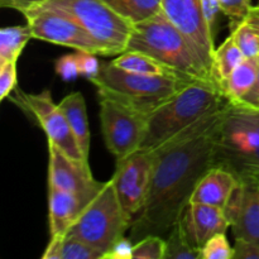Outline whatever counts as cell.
Wrapping results in <instances>:
<instances>
[{
    "instance_id": "f1b7e54d",
    "label": "cell",
    "mask_w": 259,
    "mask_h": 259,
    "mask_svg": "<svg viewBox=\"0 0 259 259\" xmlns=\"http://www.w3.org/2000/svg\"><path fill=\"white\" fill-rule=\"evenodd\" d=\"M220 10L229 18L232 28L244 20L252 10V0H219Z\"/></svg>"
},
{
    "instance_id": "e575fe53",
    "label": "cell",
    "mask_w": 259,
    "mask_h": 259,
    "mask_svg": "<svg viewBox=\"0 0 259 259\" xmlns=\"http://www.w3.org/2000/svg\"><path fill=\"white\" fill-rule=\"evenodd\" d=\"M233 259H259V243L237 238Z\"/></svg>"
},
{
    "instance_id": "44dd1931",
    "label": "cell",
    "mask_w": 259,
    "mask_h": 259,
    "mask_svg": "<svg viewBox=\"0 0 259 259\" xmlns=\"http://www.w3.org/2000/svg\"><path fill=\"white\" fill-rule=\"evenodd\" d=\"M111 63L124 71H128V72L133 73H141V75L177 76L174 71L166 67L163 63L157 61L156 58L151 57L147 53L141 52V51H125V52L118 55V57L111 60Z\"/></svg>"
},
{
    "instance_id": "9c48e42d",
    "label": "cell",
    "mask_w": 259,
    "mask_h": 259,
    "mask_svg": "<svg viewBox=\"0 0 259 259\" xmlns=\"http://www.w3.org/2000/svg\"><path fill=\"white\" fill-rule=\"evenodd\" d=\"M23 15L35 39L101 55V50L95 39L62 10L45 4L28 10Z\"/></svg>"
},
{
    "instance_id": "83f0119b",
    "label": "cell",
    "mask_w": 259,
    "mask_h": 259,
    "mask_svg": "<svg viewBox=\"0 0 259 259\" xmlns=\"http://www.w3.org/2000/svg\"><path fill=\"white\" fill-rule=\"evenodd\" d=\"M234 248L229 244L225 233L214 235L201 248V259H233Z\"/></svg>"
},
{
    "instance_id": "5b68a950",
    "label": "cell",
    "mask_w": 259,
    "mask_h": 259,
    "mask_svg": "<svg viewBox=\"0 0 259 259\" xmlns=\"http://www.w3.org/2000/svg\"><path fill=\"white\" fill-rule=\"evenodd\" d=\"M215 166L238 180H259V111L230 104L218 137Z\"/></svg>"
},
{
    "instance_id": "836d02e7",
    "label": "cell",
    "mask_w": 259,
    "mask_h": 259,
    "mask_svg": "<svg viewBox=\"0 0 259 259\" xmlns=\"http://www.w3.org/2000/svg\"><path fill=\"white\" fill-rule=\"evenodd\" d=\"M133 240L123 237L116 240L108 252L104 253L103 259H133Z\"/></svg>"
},
{
    "instance_id": "8992f818",
    "label": "cell",
    "mask_w": 259,
    "mask_h": 259,
    "mask_svg": "<svg viewBox=\"0 0 259 259\" xmlns=\"http://www.w3.org/2000/svg\"><path fill=\"white\" fill-rule=\"evenodd\" d=\"M132 223L133 218L126 214L121 206L113 180L110 179L85 207L67 234L88 243L104 255L116 240L124 237Z\"/></svg>"
},
{
    "instance_id": "ffe728a7",
    "label": "cell",
    "mask_w": 259,
    "mask_h": 259,
    "mask_svg": "<svg viewBox=\"0 0 259 259\" xmlns=\"http://www.w3.org/2000/svg\"><path fill=\"white\" fill-rule=\"evenodd\" d=\"M43 259H103V253L71 234L51 238Z\"/></svg>"
},
{
    "instance_id": "4316f807",
    "label": "cell",
    "mask_w": 259,
    "mask_h": 259,
    "mask_svg": "<svg viewBox=\"0 0 259 259\" xmlns=\"http://www.w3.org/2000/svg\"><path fill=\"white\" fill-rule=\"evenodd\" d=\"M167 242L161 235H147L134 243L133 259H164Z\"/></svg>"
},
{
    "instance_id": "7a4b0ae2",
    "label": "cell",
    "mask_w": 259,
    "mask_h": 259,
    "mask_svg": "<svg viewBox=\"0 0 259 259\" xmlns=\"http://www.w3.org/2000/svg\"><path fill=\"white\" fill-rule=\"evenodd\" d=\"M229 104L214 81H194L149 115L141 149L156 151L204 116Z\"/></svg>"
},
{
    "instance_id": "ab89813d",
    "label": "cell",
    "mask_w": 259,
    "mask_h": 259,
    "mask_svg": "<svg viewBox=\"0 0 259 259\" xmlns=\"http://www.w3.org/2000/svg\"><path fill=\"white\" fill-rule=\"evenodd\" d=\"M257 7H258V8H259V2H258V5H257Z\"/></svg>"
},
{
    "instance_id": "d6986e66",
    "label": "cell",
    "mask_w": 259,
    "mask_h": 259,
    "mask_svg": "<svg viewBox=\"0 0 259 259\" xmlns=\"http://www.w3.org/2000/svg\"><path fill=\"white\" fill-rule=\"evenodd\" d=\"M259 70L258 58H245L227 78L219 83L223 95L232 105L243 100L255 85Z\"/></svg>"
},
{
    "instance_id": "ac0fdd59",
    "label": "cell",
    "mask_w": 259,
    "mask_h": 259,
    "mask_svg": "<svg viewBox=\"0 0 259 259\" xmlns=\"http://www.w3.org/2000/svg\"><path fill=\"white\" fill-rule=\"evenodd\" d=\"M65 114L71 131L77 141L83 157L89 159L90 153V129H89L88 113H86L85 98L80 91L71 93L58 104Z\"/></svg>"
},
{
    "instance_id": "8d00e7d4",
    "label": "cell",
    "mask_w": 259,
    "mask_h": 259,
    "mask_svg": "<svg viewBox=\"0 0 259 259\" xmlns=\"http://www.w3.org/2000/svg\"><path fill=\"white\" fill-rule=\"evenodd\" d=\"M202 2V10H204L205 19L206 23L209 24L210 29L212 30V33L215 34V29H217L218 24V15L219 13H222L220 10V4L219 0H201Z\"/></svg>"
},
{
    "instance_id": "277c9868",
    "label": "cell",
    "mask_w": 259,
    "mask_h": 259,
    "mask_svg": "<svg viewBox=\"0 0 259 259\" xmlns=\"http://www.w3.org/2000/svg\"><path fill=\"white\" fill-rule=\"evenodd\" d=\"M90 82L96 86L100 98L113 99L134 110L151 115L194 81H186L177 76L128 72L114 66L110 61L101 62L98 77Z\"/></svg>"
},
{
    "instance_id": "f35d334b",
    "label": "cell",
    "mask_w": 259,
    "mask_h": 259,
    "mask_svg": "<svg viewBox=\"0 0 259 259\" xmlns=\"http://www.w3.org/2000/svg\"><path fill=\"white\" fill-rule=\"evenodd\" d=\"M247 19L249 20L250 25L254 28L255 33L258 35V40H259V8L258 7H253L252 10H250L249 15L247 17Z\"/></svg>"
},
{
    "instance_id": "5bb4252c",
    "label": "cell",
    "mask_w": 259,
    "mask_h": 259,
    "mask_svg": "<svg viewBox=\"0 0 259 259\" xmlns=\"http://www.w3.org/2000/svg\"><path fill=\"white\" fill-rule=\"evenodd\" d=\"M181 222L190 242L200 250L207 240L220 233H227L230 227L222 207L206 204H190Z\"/></svg>"
},
{
    "instance_id": "d4e9b609",
    "label": "cell",
    "mask_w": 259,
    "mask_h": 259,
    "mask_svg": "<svg viewBox=\"0 0 259 259\" xmlns=\"http://www.w3.org/2000/svg\"><path fill=\"white\" fill-rule=\"evenodd\" d=\"M164 259H201V250L192 245L185 232L181 219L169 232Z\"/></svg>"
},
{
    "instance_id": "d590c367",
    "label": "cell",
    "mask_w": 259,
    "mask_h": 259,
    "mask_svg": "<svg viewBox=\"0 0 259 259\" xmlns=\"http://www.w3.org/2000/svg\"><path fill=\"white\" fill-rule=\"evenodd\" d=\"M50 2L52 0H0V7L17 10L22 14H25L28 10L45 5Z\"/></svg>"
},
{
    "instance_id": "484cf974",
    "label": "cell",
    "mask_w": 259,
    "mask_h": 259,
    "mask_svg": "<svg viewBox=\"0 0 259 259\" xmlns=\"http://www.w3.org/2000/svg\"><path fill=\"white\" fill-rule=\"evenodd\" d=\"M232 33L234 34L239 48L244 53L245 58L259 57L258 35L247 18L240 23H238L237 25H234L232 28Z\"/></svg>"
},
{
    "instance_id": "4dcf8cb0",
    "label": "cell",
    "mask_w": 259,
    "mask_h": 259,
    "mask_svg": "<svg viewBox=\"0 0 259 259\" xmlns=\"http://www.w3.org/2000/svg\"><path fill=\"white\" fill-rule=\"evenodd\" d=\"M243 197H244V185H243V182L240 181V180H238L237 185H235V187L233 189L232 194L228 197L227 204L223 207L230 227L237 222L238 217H239V212L243 204Z\"/></svg>"
},
{
    "instance_id": "7402d4cb",
    "label": "cell",
    "mask_w": 259,
    "mask_h": 259,
    "mask_svg": "<svg viewBox=\"0 0 259 259\" xmlns=\"http://www.w3.org/2000/svg\"><path fill=\"white\" fill-rule=\"evenodd\" d=\"M244 60V53L238 46L234 34L230 33L227 39L219 47L215 48L212 56V77L218 85L224 78H227Z\"/></svg>"
},
{
    "instance_id": "8fae6325",
    "label": "cell",
    "mask_w": 259,
    "mask_h": 259,
    "mask_svg": "<svg viewBox=\"0 0 259 259\" xmlns=\"http://www.w3.org/2000/svg\"><path fill=\"white\" fill-rule=\"evenodd\" d=\"M13 101L19 104L20 108L28 110L34 116L47 134L48 142L56 144L71 158L89 162L78 147L65 114L60 106L53 103L50 90H45L39 94L18 93V96L13 98Z\"/></svg>"
},
{
    "instance_id": "1f68e13d",
    "label": "cell",
    "mask_w": 259,
    "mask_h": 259,
    "mask_svg": "<svg viewBox=\"0 0 259 259\" xmlns=\"http://www.w3.org/2000/svg\"><path fill=\"white\" fill-rule=\"evenodd\" d=\"M56 73L62 78L63 81L76 80L80 76V70H78V61L76 53L71 55H65L58 58L55 63Z\"/></svg>"
},
{
    "instance_id": "f546056e",
    "label": "cell",
    "mask_w": 259,
    "mask_h": 259,
    "mask_svg": "<svg viewBox=\"0 0 259 259\" xmlns=\"http://www.w3.org/2000/svg\"><path fill=\"white\" fill-rule=\"evenodd\" d=\"M18 61H10L0 65V100H4L17 88Z\"/></svg>"
},
{
    "instance_id": "7c38bea8",
    "label": "cell",
    "mask_w": 259,
    "mask_h": 259,
    "mask_svg": "<svg viewBox=\"0 0 259 259\" xmlns=\"http://www.w3.org/2000/svg\"><path fill=\"white\" fill-rule=\"evenodd\" d=\"M162 10L184 33L205 67L212 73L215 34L205 19L201 0H162Z\"/></svg>"
},
{
    "instance_id": "30bf717a",
    "label": "cell",
    "mask_w": 259,
    "mask_h": 259,
    "mask_svg": "<svg viewBox=\"0 0 259 259\" xmlns=\"http://www.w3.org/2000/svg\"><path fill=\"white\" fill-rule=\"evenodd\" d=\"M156 159L157 152L147 149H138L116 159V169L111 180L121 206L132 218L138 215L146 204Z\"/></svg>"
},
{
    "instance_id": "2e32d148",
    "label": "cell",
    "mask_w": 259,
    "mask_h": 259,
    "mask_svg": "<svg viewBox=\"0 0 259 259\" xmlns=\"http://www.w3.org/2000/svg\"><path fill=\"white\" fill-rule=\"evenodd\" d=\"M237 182L238 179L232 172L214 166L199 181L190 204H206L223 209Z\"/></svg>"
},
{
    "instance_id": "52a82bcc",
    "label": "cell",
    "mask_w": 259,
    "mask_h": 259,
    "mask_svg": "<svg viewBox=\"0 0 259 259\" xmlns=\"http://www.w3.org/2000/svg\"><path fill=\"white\" fill-rule=\"evenodd\" d=\"M47 5L62 10L95 39L103 56L125 52L134 24L101 0H52Z\"/></svg>"
},
{
    "instance_id": "74e56055",
    "label": "cell",
    "mask_w": 259,
    "mask_h": 259,
    "mask_svg": "<svg viewBox=\"0 0 259 259\" xmlns=\"http://www.w3.org/2000/svg\"><path fill=\"white\" fill-rule=\"evenodd\" d=\"M234 106L259 111V70H258V77H257V81H255V85L253 86L252 90H250L249 93L243 98V100L239 101L238 104H235Z\"/></svg>"
},
{
    "instance_id": "9a60e30c",
    "label": "cell",
    "mask_w": 259,
    "mask_h": 259,
    "mask_svg": "<svg viewBox=\"0 0 259 259\" xmlns=\"http://www.w3.org/2000/svg\"><path fill=\"white\" fill-rule=\"evenodd\" d=\"M89 204L90 202L85 201L77 195L48 186L51 238L67 234Z\"/></svg>"
},
{
    "instance_id": "ba28073f",
    "label": "cell",
    "mask_w": 259,
    "mask_h": 259,
    "mask_svg": "<svg viewBox=\"0 0 259 259\" xmlns=\"http://www.w3.org/2000/svg\"><path fill=\"white\" fill-rule=\"evenodd\" d=\"M149 115L109 98H100V123L106 148L116 159L141 149Z\"/></svg>"
},
{
    "instance_id": "3957f363",
    "label": "cell",
    "mask_w": 259,
    "mask_h": 259,
    "mask_svg": "<svg viewBox=\"0 0 259 259\" xmlns=\"http://www.w3.org/2000/svg\"><path fill=\"white\" fill-rule=\"evenodd\" d=\"M128 50L147 53L186 81L217 82L189 39L166 17L163 10L134 24Z\"/></svg>"
},
{
    "instance_id": "6da1fadb",
    "label": "cell",
    "mask_w": 259,
    "mask_h": 259,
    "mask_svg": "<svg viewBox=\"0 0 259 259\" xmlns=\"http://www.w3.org/2000/svg\"><path fill=\"white\" fill-rule=\"evenodd\" d=\"M230 103L200 119L166 146L156 149L151 189L132 223V240L171 232L190 205L192 192L215 166L218 137Z\"/></svg>"
},
{
    "instance_id": "cb8c5ba5",
    "label": "cell",
    "mask_w": 259,
    "mask_h": 259,
    "mask_svg": "<svg viewBox=\"0 0 259 259\" xmlns=\"http://www.w3.org/2000/svg\"><path fill=\"white\" fill-rule=\"evenodd\" d=\"M133 24L153 17L162 10V0H101Z\"/></svg>"
},
{
    "instance_id": "e0dca14e",
    "label": "cell",
    "mask_w": 259,
    "mask_h": 259,
    "mask_svg": "<svg viewBox=\"0 0 259 259\" xmlns=\"http://www.w3.org/2000/svg\"><path fill=\"white\" fill-rule=\"evenodd\" d=\"M244 185V197L237 222L232 225L235 239L259 243V180H240Z\"/></svg>"
},
{
    "instance_id": "d6a6232c",
    "label": "cell",
    "mask_w": 259,
    "mask_h": 259,
    "mask_svg": "<svg viewBox=\"0 0 259 259\" xmlns=\"http://www.w3.org/2000/svg\"><path fill=\"white\" fill-rule=\"evenodd\" d=\"M78 61V70H80V75L82 77L88 78L89 81L94 80L98 77L99 72H100L101 62H99L98 58L95 57V53L91 52H83V51H77Z\"/></svg>"
},
{
    "instance_id": "603a6c76",
    "label": "cell",
    "mask_w": 259,
    "mask_h": 259,
    "mask_svg": "<svg viewBox=\"0 0 259 259\" xmlns=\"http://www.w3.org/2000/svg\"><path fill=\"white\" fill-rule=\"evenodd\" d=\"M33 38L29 25L4 27L0 30V65L18 61L27 43Z\"/></svg>"
},
{
    "instance_id": "4fadbf2b",
    "label": "cell",
    "mask_w": 259,
    "mask_h": 259,
    "mask_svg": "<svg viewBox=\"0 0 259 259\" xmlns=\"http://www.w3.org/2000/svg\"><path fill=\"white\" fill-rule=\"evenodd\" d=\"M48 154V186L77 195L88 202L93 201L105 186V182L94 179L89 162L71 158L51 142Z\"/></svg>"
}]
</instances>
